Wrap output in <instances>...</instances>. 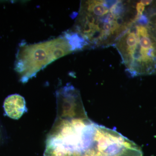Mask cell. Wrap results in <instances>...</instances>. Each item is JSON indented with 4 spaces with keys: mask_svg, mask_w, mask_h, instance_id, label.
Instances as JSON below:
<instances>
[{
    "mask_svg": "<svg viewBox=\"0 0 156 156\" xmlns=\"http://www.w3.org/2000/svg\"><path fill=\"white\" fill-rule=\"evenodd\" d=\"M82 156H143V153L118 131L93 123Z\"/></svg>",
    "mask_w": 156,
    "mask_h": 156,
    "instance_id": "5b68a950",
    "label": "cell"
},
{
    "mask_svg": "<svg viewBox=\"0 0 156 156\" xmlns=\"http://www.w3.org/2000/svg\"><path fill=\"white\" fill-rule=\"evenodd\" d=\"M113 47L131 76L156 74V39L148 24L135 21Z\"/></svg>",
    "mask_w": 156,
    "mask_h": 156,
    "instance_id": "3957f363",
    "label": "cell"
},
{
    "mask_svg": "<svg viewBox=\"0 0 156 156\" xmlns=\"http://www.w3.org/2000/svg\"><path fill=\"white\" fill-rule=\"evenodd\" d=\"M143 14L147 17L148 26L156 39V1H153L147 8H145Z\"/></svg>",
    "mask_w": 156,
    "mask_h": 156,
    "instance_id": "52a82bcc",
    "label": "cell"
},
{
    "mask_svg": "<svg viewBox=\"0 0 156 156\" xmlns=\"http://www.w3.org/2000/svg\"><path fill=\"white\" fill-rule=\"evenodd\" d=\"M57 115L46 140L44 156H82L93 123L88 117L80 94L68 84L56 92Z\"/></svg>",
    "mask_w": 156,
    "mask_h": 156,
    "instance_id": "7a4b0ae2",
    "label": "cell"
},
{
    "mask_svg": "<svg viewBox=\"0 0 156 156\" xmlns=\"http://www.w3.org/2000/svg\"><path fill=\"white\" fill-rule=\"evenodd\" d=\"M67 33L53 40L19 47L15 70L22 83H27L40 70L58 58L75 51Z\"/></svg>",
    "mask_w": 156,
    "mask_h": 156,
    "instance_id": "277c9868",
    "label": "cell"
},
{
    "mask_svg": "<svg viewBox=\"0 0 156 156\" xmlns=\"http://www.w3.org/2000/svg\"><path fill=\"white\" fill-rule=\"evenodd\" d=\"M3 106L6 115L15 120L19 119L27 110L24 98L18 94L8 96L4 101Z\"/></svg>",
    "mask_w": 156,
    "mask_h": 156,
    "instance_id": "8992f818",
    "label": "cell"
},
{
    "mask_svg": "<svg viewBox=\"0 0 156 156\" xmlns=\"http://www.w3.org/2000/svg\"><path fill=\"white\" fill-rule=\"evenodd\" d=\"M134 1H81L73 30L81 35L90 48L113 46L137 19Z\"/></svg>",
    "mask_w": 156,
    "mask_h": 156,
    "instance_id": "6da1fadb",
    "label": "cell"
}]
</instances>
